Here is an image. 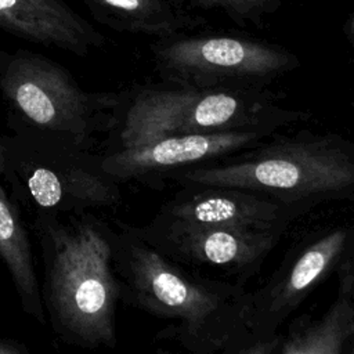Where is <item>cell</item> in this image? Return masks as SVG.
<instances>
[{"label": "cell", "mask_w": 354, "mask_h": 354, "mask_svg": "<svg viewBox=\"0 0 354 354\" xmlns=\"http://www.w3.org/2000/svg\"><path fill=\"white\" fill-rule=\"evenodd\" d=\"M108 221L120 300L171 321L159 337L196 354H253L243 286L195 272L149 245L136 225Z\"/></svg>", "instance_id": "1"}, {"label": "cell", "mask_w": 354, "mask_h": 354, "mask_svg": "<svg viewBox=\"0 0 354 354\" xmlns=\"http://www.w3.org/2000/svg\"><path fill=\"white\" fill-rule=\"evenodd\" d=\"M30 217L41 263L40 296L53 333L77 348H115L120 293L109 221L94 212Z\"/></svg>", "instance_id": "2"}, {"label": "cell", "mask_w": 354, "mask_h": 354, "mask_svg": "<svg viewBox=\"0 0 354 354\" xmlns=\"http://www.w3.org/2000/svg\"><path fill=\"white\" fill-rule=\"evenodd\" d=\"M180 185H218L257 192L311 209L354 196V142L337 133H277L256 147L173 173Z\"/></svg>", "instance_id": "3"}, {"label": "cell", "mask_w": 354, "mask_h": 354, "mask_svg": "<svg viewBox=\"0 0 354 354\" xmlns=\"http://www.w3.org/2000/svg\"><path fill=\"white\" fill-rule=\"evenodd\" d=\"M311 113L282 104L266 87H192L163 82L122 91L101 151L136 147L167 136L248 127L283 129Z\"/></svg>", "instance_id": "4"}, {"label": "cell", "mask_w": 354, "mask_h": 354, "mask_svg": "<svg viewBox=\"0 0 354 354\" xmlns=\"http://www.w3.org/2000/svg\"><path fill=\"white\" fill-rule=\"evenodd\" d=\"M6 180L29 214H77L120 203V183L102 166V153L66 134L7 119Z\"/></svg>", "instance_id": "5"}, {"label": "cell", "mask_w": 354, "mask_h": 354, "mask_svg": "<svg viewBox=\"0 0 354 354\" xmlns=\"http://www.w3.org/2000/svg\"><path fill=\"white\" fill-rule=\"evenodd\" d=\"M0 94L7 119L100 148L113 127L122 91H88L61 64L28 50H0Z\"/></svg>", "instance_id": "6"}, {"label": "cell", "mask_w": 354, "mask_h": 354, "mask_svg": "<svg viewBox=\"0 0 354 354\" xmlns=\"http://www.w3.org/2000/svg\"><path fill=\"white\" fill-rule=\"evenodd\" d=\"M354 253V218L322 227L303 236L274 274L248 292L245 324L253 354L277 353L281 326L307 296Z\"/></svg>", "instance_id": "7"}, {"label": "cell", "mask_w": 354, "mask_h": 354, "mask_svg": "<svg viewBox=\"0 0 354 354\" xmlns=\"http://www.w3.org/2000/svg\"><path fill=\"white\" fill-rule=\"evenodd\" d=\"M153 54L163 82L192 87H266L299 65L285 48L235 36L166 37Z\"/></svg>", "instance_id": "8"}, {"label": "cell", "mask_w": 354, "mask_h": 354, "mask_svg": "<svg viewBox=\"0 0 354 354\" xmlns=\"http://www.w3.org/2000/svg\"><path fill=\"white\" fill-rule=\"evenodd\" d=\"M155 249L189 270L218 271L243 277L257 270L279 243L283 232L203 225L156 213L136 225Z\"/></svg>", "instance_id": "9"}, {"label": "cell", "mask_w": 354, "mask_h": 354, "mask_svg": "<svg viewBox=\"0 0 354 354\" xmlns=\"http://www.w3.org/2000/svg\"><path fill=\"white\" fill-rule=\"evenodd\" d=\"M274 127H248L216 133L167 136L136 147L101 151L105 171L118 183L156 185L173 173L228 158L278 133Z\"/></svg>", "instance_id": "10"}, {"label": "cell", "mask_w": 354, "mask_h": 354, "mask_svg": "<svg viewBox=\"0 0 354 354\" xmlns=\"http://www.w3.org/2000/svg\"><path fill=\"white\" fill-rule=\"evenodd\" d=\"M158 213L203 225L279 232L304 214L266 195L218 185H181Z\"/></svg>", "instance_id": "11"}, {"label": "cell", "mask_w": 354, "mask_h": 354, "mask_svg": "<svg viewBox=\"0 0 354 354\" xmlns=\"http://www.w3.org/2000/svg\"><path fill=\"white\" fill-rule=\"evenodd\" d=\"M0 28L79 57L104 43L101 33L62 0H0Z\"/></svg>", "instance_id": "12"}, {"label": "cell", "mask_w": 354, "mask_h": 354, "mask_svg": "<svg viewBox=\"0 0 354 354\" xmlns=\"http://www.w3.org/2000/svg\"><path fill=\"white\" fill-rule=\"evenodd\" d=\"M0 260L3 261L22 311L46 325L39 274L24 210L11 196L6 180L4 133L0 131Z\"/></svg>", "instance_id": "13"}, {"label": "cell", "mask_w": 354, "mask_h": 354, "mask_svg": "<svg viewBox=\"0 0 354 354\" xmlns=\"http://www.w3.org/2000/svg\"><path fill=\"white\" fill-rule=\"evenodd\" d=\"M337 295L329 308L314 321H299L281 332L279 354H342L354 340V253L337 270Z\"/></svg>", "instance_id": "14"}, {"label": "cell", "mask_w": 354, "mask_h": 354, "mask_svg": "<svg viewBox=\"0 0 354 354\" xmlns=\"http://www.w3.org/2000/svg\"><path fill=\"white\" fill-rule=\"evenodd\" d=\"M102 24L116 30L173 37L180 30L195 26L180 0H87Z\"/></svg>", "instance_id": "15"}, {"label": "cell", "mask_w": 354, "mask_h": 354, "mask_svg": "<svg viewBox=\"0 0 354 354\" xmlns=\"http://www.w3.org/2000/svg\"><path fill=\"white\" fill-rule=\"evenodd\" d=\"M203 8H220L235 21L259 24L279 6V0H192Z\"/></svg>", "instance_id": "16"}, {"label": "cell", "mask_w": 354, "mask_h": 354, "mask_svg": "<svg viewBox=\"0 0 354 354\" xmlns=\"http://www.w3.org/2000/svg\"><path fill=\"white\" fill-rule=\"evenodd\" d=\"M30 350L25 342L11 337H0V354H29Z\"/></svg>", "instance_id": "17"}, {"label": "cell", "mask_w": 354, "mask_h": 354, "mask_svg": "<svg viewBox=\"0 0 354 354\" xmlns=\"http://www.w3.org/2000/svg\"><path fill=\"white\" fill-rule=\"evenodd\" d=\"M353 307H354V281H353ZM348 354H354V340L350 346V350H348Z\"/></svg>", "instance_id": "18"}]
</instances>
